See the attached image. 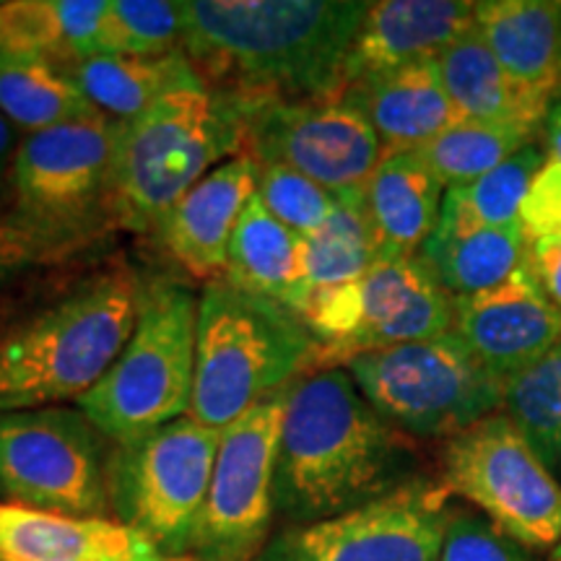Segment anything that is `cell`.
<instances>
[{
    "mask_svg": "<svg viewBox=\"0 0 561 561\" xmlns=\"http://www.w3.org/2000/svg\"><path fill=\"white\" fill-rule=\"evenodd\" d=\"M369 3L351 0H191L182 47L231 81L237 100H331Z\"/></svg>",
    "mask_w": 561,
    "mask_h": 561,
    "instance_id": "1",
    "label": "cell"
},
{
    "mask_svg": "<svg viewBox=\"0 0 561 561\" xmlns=\"http://www.w3.org/2000/svg\"><path fill=\"white\" fill-rule=\"evenodd\" d=\"M242 149L237 102L191 62L149 107L121 123L110 208L121 227L157 229L164 214L210 167Z\"/></svg>",
    "mask_w": 561,
    "mask_h": 561,
    "instance_id": "4",
    "label": "cell"
},
{
    "mask_svg": "<svg viewBox=\"0 0 561 561\" xmlns=\"http://www.w3.org/2000/svg\"><path fill=\"white\" fill-rule=\"evenodd\" d=\"M411 442L371 409L348 369L289 388L276 462V512L297 525L331 520L403 486Z\"/></svg>",
    "mask_w": 561,
    "mask_h": 561,
    "instance_id": "2",
    "label": "cell"
},
{
    "mask_svg": "<svg viewBox=\"0 0 561 561\" xmlns=\"http://www.w3.org/2000/svg\"><path fill=\"white\" fill-rule=\"evenodd\" d=\"M16 58L11 39V26H9V3H0V60Z\"/></svg>",
    "mask_w": 561,
    "mask_h": 561,
    "instance_id": "41",
    "label": "cell"
},
{
    "mask_svg": "<svg viewBox=\"0 0 561 561\" xmlns=\"http://www.w3.org/2000/svg\"><path fill=\"white\" fill-rule=\"evenodd\" d=\"M453 331L502 380L543 359L561 341V312L528 265L502 284L453 299Z\"/></svg>",
    "mask_w": 561,
    "mask_h": 561,
    "instance_id": "15",
    "label": "cell"
},
{
    "mask_svg": "<svg viewBox=\"0 0 561 561\" xmlns=\"http://www.w3.org/2000/svg\"><path fill=\"white\" fill-rule=\"evenodd\" d=\"M432 276L450 297H468L502 284L528 257V237L520 224L496 229H479L468 234H439L432 231L430 240L419 250Z\"/></svg>",
    "mask_w": 561,
    "mask_h": 561,
    "instance_id": "25",
    "label": "cell"
},
{
    "mask_svg": "<svg viewBox=\"0 0 561 561\" xmlns=\"http://www.w3.org/2000/svg\"><path fill=\"white\" fill-rule=\"evenodd\" d=\"M231 100L240 110L244 157L257 164L289 167L339 201H364V187L382 159V144L354 102L346 96Z\"/></svg>",
    "mask_w": 561,
    "mask_h": 561,
    "instance_id": "10",
    "label": "cell"
},
{
    "mask_svg": "<svg viewBox=\"0 0 561 561\" xmlns=\"http://www.w3.org/2000/svg\"><path fill=\"white\" fill-rule=\"evenodd\" d=\"M187 66L191 58L185 53H172L164 58L94 55L62 70L100 115L128 123L149 107L161 91L172 87Z\"/></svg>",
    "mask_w": 561,
    "mask_h": 561,
    "instance_id": "26",
    "label": "cell"
},
{
    "mask_svg": "<svg viewBox=\"0 0 561 561\" xmlns=\"http://www.w3.org/2000/svg\"><path fill=\"white\" fill-rule=\"evenodd\" d=\"M341 96L367 115L382 144V157L419 149L460 121L439 79L437 60L411 62L375 76L346 89Z\"/></svg>",
    "mask_w": 561,
    "mask_h": 561,
    "instance_id": "20",
    "label": "cell"
},
{
    "mask_svg": "<svg viewBox=\"0 0 561 561\" xmlns=\"http://www.w3.org/2000/svg\"><path fill=\"white\" fill-rule=\"evenodd\" d=\"M538 286H541L551 305L561 312V237L557 240L528 242V257H525Z\"/></svg>",
    "mask_w": 561,
    "mask_h": 561,
    "instance_id": "38",
    "label": "cell"
},
{
    "mask_svg": "<svg viewBox=\"0 0 561 561\" xmlns=\"http://www.w3.org/2000/svg\"><path fill=\"white\" fill-rule=\"evenodd\" d=\"M476 30L512 79L557 100L561 94V0H481Z\"/></svg>",
    "mask_w": 561,
    "mask_h": 561,
    "instance_id": "23",
    "label": "cell"
},
{
    "mask_svg": "<svg viewBox=\"0 0 561 561\" xmlns=\"http://www.w3.org/2000/svg\"><path fill=\"white\" fill-rule=\"evenodd\" d=\"M257 195L280 224L301 237L318 231L339 206L333 193L284 164H257Z\"/></svg>",
    "mask_w": 561,
    "mask_h": 561,
    "instance_id": "33",
    "label": "cell"
},
{
    "mask_svg": "<svg viewBox=\"0 0 561 561\" xmlns=\"http://www.w3.org/2000/svg\"><path fill=\"white\" fill-rule=\"evenodd\" d=\"M107 0H47L50 62L60 70L94 55H104Z\"/></svg>",
    "mask_w": 561,
    "mask_h": 561,
    "instance_id": "35",
    "label": "cell"
},
{
    "mask_svg": "<svg viewBox=\"0 0 561 561\" xmlns=\"http://www.w3.org/2000/svg\"><path fill=\"white\" fill-rule=\"evenodd\" d=\"M224 280L278 301L291 312L299 310L310 291L305 276V237L280 224L257 193L244 206L231 234Z\"/></svg>",
    "mask_w": 561,
    "mask_h": 561,
    "instance_id": "24",
    "label": "cell"
},
{
    "mask_svg": "<svg viewBox=\"0 0 561 561\" xmlns=\"http://www.w3.org/2000/svg\"><path fill=\"white\" fill-rule=\"evenodd\" d=\"M359 286L362 325L343 364L371 351L430 341L453 331V297L419 255L377 257Z\"/></svg>",
    "mask_w": 561,
    "mask_h": 561,
    "instance_id": "17",
    "label": "cell"
},
{
    "mask_svg": "<svg viewBox=\"0 0 561 561\" xmlns=\"http://www.w3.org/2000/svg\"><path fill=\"white\" fill-rule=\"evenodd\" d=\"M0 112L30 133L100 115L66 70L42 58L0 60Z\"/></svg>",
    "mask_w": 561,
    "mask_h": 561,
    "instance_id": "28",
    "label": "cell"
},
{
    "mask_svg": "<svg viewBox=\"0 0 561 561\" xmlns=\"http://www.w3.org/2000/svg\"><path fill=\"white\" fill-rule=\"evenodd\" d=\"M312 364H320V343L297 312L224 278L210 280L198 301L187 416L224 432Z\"/></svg>",
    "mask_w": 561,
    "mask_h": 561,
    "instance_id": "5",
    "label": "cell"
},
{
    "mask_svg": "<svg viewBox=\"0 0 561 561\" xmlns=\"http://www.w3.org/2000/svg\"><path fill=\"white\" fill-rule=\"evenodd\" d=\"M0 494L53 515L110 512L102 432L81 411H0Z\"/></svg>",
    "mask_w": 561,
    "mask_h": 561,
    "instance_id": "11",
    "label": "cell"
},
{
    "mask_svg": "<svg viewBox=\"0 0 561 561\" xmlns=\"http://www.w3.org/2000/svg\"><path fill=\"white\" fill-rule=\"evenodd\" d=\"M439 486L525 549L551 551L561 541V483L507 413L445 439Z\"/></svg>",
    "mask_w": 561,
    "mask_h": 561,
    "instance_id": "8",
    "label": "cell"
},
{
    "mask_svg": "<svg viewBox=\"0 0 561 561\" xmlns=\"http://www.w3.org/2000/svg\"><path fill=\"white\" fill-rule=\"evenodd\" d=\"M289 388L273 392L221 432L210 486L191 541V553L198 561H252L268 546Z\"/></svg>",
    "mask_w": 561,
    "mask_h": 561,
    "instance_id": "12",
    "label": "cell"
},
{
    "mask_svg": "<svg viewBox=\"0 0 561 561\" xmlns=\"http://www.w3.org/2000/svg\"><path fill=\"white\" fill-rule=\"evenodd\" d=\"M140 301L136 276L110 271L0 331V411L81 401L123 354Z\"/></svg>",
    "mask_w": 561,
    "mask_h": 561,
    "instance_id": "3",
    "label": "cell"
},
{
    "mask_svg": "<svg viewBox=\"0 0 561 561\" xmlns=\"http://www.w3.org/2000/svg\"><path fill=\"white\" fill-rule=\"evenodd\" d=\"M536 136L538 133L512 128V125L458 121L416 151L437 174L442 187L450 191L494 172L525 146L536 144Z\"/></svg>",
    "mask_w": 561,
    "mask_h": 561,
    "instance_id": "29",
    "label": "cell"
},
{
    "mask_svg": "<svg viewBox=\"0 0 561 561\" xmlns=\"http://www.w3.org/2000/svg\"><path fill=\"white\" fill-rule=\"evenodd\" d=\"M541 136H543L546 159L559 161L561 164V94L551 102L549 115H546V121H543Z\"/></svg>",
    "mask_w": 561,
    "mask_h": 561,
    "instance_id": "39",
    "label": "cell"
},
{
    "mask_svg": "<svg viewBox=\"0 0 561 561\" xmlns=\"http://www.w3.org/2000/svg\"><path fill=\"white\" fill-rule=\"evenodd\" d=\"M87 234L89 231L81 227L34 219L24 210H19L16 216H5L0 219V284L30 265L62 255L70 244Z\"/></svg>",
    "mask_w": 561,
    "mask_h": 561,
    "instance_id": "34",
    "label": "cell"
},
{
    "mask_svg": "<svg viewBox=\"0 0 561 561\" xmlns=\"http://www.w3.org/2000/svg\"><path fill=\"white\" fill-rule=\"evenodd\" d=\"M0 561H187L107 517H70L0 504Z\"/></svg>",
    "mask_w": 561,
    "mask_h": 561,
    "instance_id": "19",
    "label": "cell"
},
{
    "mask_svg": "<svg viewBox=\"0 0 561 561\" xmlns=\"http://www.w3.org/2000/svg\"><path fill=\"white\" fill-rule=\"evenodd\" d=\"M346 369L371 409L416 437L450 439L502 411L504 380L455 331L354 356Z\"/></svg>",
    "mask_w": 561,
    "mask_h": 561,
    "instance_id": "7",
    "label": "cell"
},
{
    "mask_svg": "<svg viewBox=\"0 0 561 561\" xmlns=\"http://www.w3.org/2000/svg\"><path fill=\"white\" fill-rule=\"evenodd\" d=\"M502 413L546 466L561 471V341L543 359L504 380Z\"/></svg>",
    "mask_w": 561,
    "mask_h": 561,
    "instance_id": "30",
    "label": "cell"
},
{
    "mask_svg": "<svg viewBox=\"0 0 561 561\" xmlns=\"http://www.w3.org/2000/svg\"><path fill=\"white\" fill-rule=\"evenodd\" d=\"M549 561H561V541L549 551Z\"/></svg>",
    "mask_w": 561,
    "mask_h": 561,
    "instance_id": "42",
    "label": "cell"
},
{
    "mask_svg": "<svg viewBox=\"0 0 561 561\" xmlns=\"http://www.w3.org/2000/svg\"><path fill=\"white\" fill-rule=\"evenodd\" d=\"M447 491L409 481L331 520L280 533L257 561H439L450 523Z\"/></svg>",
    "mask_w": 561,
    "mask_h": 561,
    "instance_id": "13",
    "label": "cell"
},
{
    "mask_svg": "<svg viewBox=\"0 0 561 561\" xmlns=\"http://www.w3.org/2000/svg\"><path fill=\"white\" fill-rule=\"evenodd\" d=\"M257 193L255 159L237 153L214 167L157 224L159 240L195 278L227 273L229 242L244 206Z\"/></svg>",
    "mask_w": 561,
    "mask_h": 561,
    "instance_id": "18",
    "label": "cell"
},
{
    "mask_svg": "<svg viewBox=\"0 0 561 561\" xmlns=\"http://www.w3.org/2000/svg\"><path fill=\"white\" fill-rule=\"evenodd\" d=\"M543 161L546 151L538 144H530L471 185L445 191L434 231L468 234V231L520 224V206Z\"/></svg>",
    "mask_w": 561,
    "mask_h": 561,
    "instance_id": "27",
    "label": "cell"
},
{
    "mask_svg": "<svg viewBox=\"0 0 561 561\" xmlns=\"http://www.w3.org/2000/svg\"><path fill=\"white\" fill-rule=\"evenodd\" d=\"M13 140H16V136H13V125L9 123V117L0 112V174L5 172V167H9L11 161Z\"/></svg>",
    "mask_w": 561,
    "mask_h": 561,
    "instance_id": "40",
    "label": "cell"
},
{
    "mask_svg": "<svg viewBox=\"0 0 561 561\" xmlns=\"http://www.w3.org/2000/svg\"><path fill=\"white\" fill-rule=\"evenodd\" d=\"M439 561H528L520 543L496 530L486 517L453 512Z\"/></svg>",
    "mask_w": 561,
    "mask_h": 561,
    "instance_id": "36",
    "label": "cell"
},
{
    "mask_svg": "<svg viewBox=\"0 0 561 561\" xmlns=\"http://www.w3.org/2000/svg\"><path fill=\"white\" fill-rule=\"evenodd\" d=\"M377 252L375 234L362 203L339 201L333 216L318 231L305 237V276L310 289L362 280Z\"/></svg>",
    "mask_w": 561,
    "mask_h": 561,
    "instance_id": "31",
    "label": "cell"
},
{
    "mask_svg": "<svg viewBox=\"0 0 561 561\" xmlns=\"http://www.w3.org/2000/svg\"><path fill=\"white\" fill-rule=\"evenodd\" d=\"M221 432L182 416L130 445L107 462L110 507L167 559H185L206 502Z\"/></svg>",
    "mask_w": 561,
    "mask_h": 561,
    "instance_id": "9",
    "label": "cell"
},
{
    "mask_svg": "<svg viewBox=\"0 0 561 561\" xmlns=\"http://www.w3.org/2000/svg\"><path fill=\"white\" fill-rule=\"evenodd\" d=\"M445 187L419 151L380 159L364 187V214L380 257H413L437 229Z\"/></svg>",
    "mask_w": 561,
    "mask_h": 561,
    "instance_id": "22",
    "label": "cell"
},
{
    "mask_svg": "<svg viewBox=\"0 0 561 561\" xmlns=\"http://www.w3.org/2000/svg\"><path fill=\"white\" fill-rule=\"evenodd\" d=\"M121 121L96 115L30 133L13 153L19 210L34 219L87 229L107 201Z\"/></svg>",
    "mask_w": 561,
    "mask_h": 561,
    "instance_id": "14",
    "label": "cell"
},
{
    "mask_svg": "<svg viewBox=\"0 0 561 561\" xmlns=\"http://www.w3.org/2000/svg\"><path fill=\"white\" fill-rule=\"evenodd\" d=\"M520 227L528 242L561 237V164L546 159L520 206Z\"/></svg>",
    "mask_w": 561,
    "mask_h": 561,
    "instance_id": "37",
    "label": "cell"
},
{
    "mask_svg": "<svg viewBox=\"0 0 561 561\" xmlns=\"http://www.w3.org/2000/svg\"><path fill=\"white\" fill-rule=\"evenodd\" d=\"M198 301L170 280L144 286L133 335L107 375L79 401L104 437L130 445L191 411Z\"/></svg>",
    "mask_w": 561,
    "mask_h": 561,
    "instance_id": "6",
    "label": "cell"
},
{
    "mask_svg": "<svg viewBox=\"0 0 561 561\" xmlns=\"http://www.w3.org/2000/svg\"><path fill=\"white\" fill-rule=\"evenodd\" d=\"M476 24V3L468 0H380L369 3L343 66L341 94L356 83L437 60L445 47Z\"/></svg>",
    "mask_w": 561,
    "mask_h": 561,
    "instance_id": "16",
    "label": "cell"
},
{
    "mask_svg": "<svg viewBox=\"0 0 561 561\" xmlns=\"http://www.w3.org/2000/svg\"><path fill=\"white\" fill-rule=\"evenodd\" d=\"M182 3L110 0L104 19V55L164 58L180 53Z\"/></svg>",
    "mask_w": 561,
    "mask_h": 561,
    "instance_id": "32",
    "label": "cell"
},
{
    "mask_svg": "<svg viewBox=\"0 0 561 561\" xmlns=\"http://www.w3.org/2000/svg\"><path fill=\"white\" fill-rule=\"evenodd\" d=\"M437 68L460 121L512 125L541 136L551 100L512 79L476 24L439 53Z\"/></svg>",
    "mask_w": 561,
    "mask_h": 561,
    "instance_id": "21",
    "label": "cell"
}]
</instances>
